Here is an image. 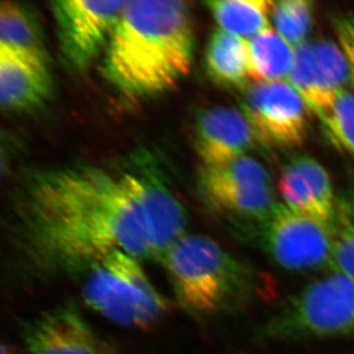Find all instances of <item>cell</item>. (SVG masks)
I'll return each instance as SVG.
<instances>
[{"instance_id":"cell-1","label":"cell","mask_w":354,"mask_h":354,"mask_svg":"<svg viewBox=\"0 0 354 354\" xmlns=\"http://www.w3.org/2000/svg\"><path fill=\"white\" fill-rule=\"evenodd\" d=\"M160 176L142 156L116 167L64 165L32 174L19 211L28 248L69 272H84L116 251L153 259L147 205Z\"/></svg>"},{"instance_id":"cell-2","label":"cell","mask_w":354,"mask_h":354,"mask_svg":"<svg viewBox=\"0 0 354 354\" xmlns=\"http://www.w3.org/2000/svg\"><path fill=\"white\" fill-rule=\"evenodd\" d=\"M194 30L188 4L127 1L106 46L104 75L132 97L165 92L189 73Z\"/></svg>"},{"instance_id":"cell-3","label":"cell","mask_w":354,"mask_h":354,"mask_svg":"<svg viewBox=\"0 0 354 354\" xmlns=\"http://www.w3.org/2000/svg\"><path fill=\"white\" fill-rule=\"evenodd\" d=\"M160 262L177 302L195 315L244 306L259 295L263 283L250 265L204 235H184Z\"/></svg>"},{"instance_id":"cell-4","label":"cell","mask_w":354,"mask_h":354,"mask_svg":"<svg viewBox=\"0 0 354 354\" xmlns=\"http://www.w3.org/2000/svg\"><path fill=\"white\" fill-rule=\"evenodd\" d=\"M84 301L122 327L146 329L167 313V300L147 276L142 260L116 251L84 272Z\"/></svg>"},{"instance_id":"cell-5","label":"cell","mask_w":354,"mask_h":354,"mask_svg":"<svg viewBox=\"0 0 354 354\" xmlns=\"http://www.w3.org/2000/svg\"><path fill=\"white\" fill-rule=\"evenodd\" d=\"M354 333V278L341 272L314 281L265 324L266 339L334 337Z\"/></svg>"},{"instance_id":"cell-6","label":"cell","mask_w":354,"mask_h":354,"mask_svg":"<svg viewBox=\"0 0 354 354\" xmlns=\"http://www.w3.org/2000/svg\"><path fill=\"white\" fill-rule=\"evenodd\" d=\"M260 243L274 262L290 271H307L329 266L339 232L329 225L278 204L259 223Z\"/></svg>"},{"instance_id":"cell-7","label":"cell","mask_w":354,"mask_h":354,"mask_svg":"<svg viewBox=\"0 0 354 354\" xmlns=\"http://www.w3.org/2000/svg\"><path fill=\"white\" fill-rule=\"evenodd\" d=\"M127 1L58 0L51 2L64 62L84 71L106 48Z\"/></svg>"},{"instance_id":"cell-8","label":"cell","mask_w":354,"mask_h":354,"mask_svg":"<svg viewBox=\"0 0 354 354\" xmlns=\"http://www.w3.org/2000/svg\"><path fill=\"white\" fill-rule=\"evenodd\" d=\"M242 92V113L250 122L260 144L295 148L304 143L309 109L288 81L252 82Z\"/></svg>"},{"instance_id":"cell-9","label":"cell","mask_w":354,"mask_h":354,"mask_svg":"<svg viewBox=\"0 0 354 354\" xmlns=\"http://www.w3.org/2000/svg\"><path fill=\"white\" fill-rule=\"evenodd\" d=\"M351 80L341 46L325 39H308L295 48V62L286 78L318 118L329 111Z\"/></svg>"},{"instance_id":"cell-10","label":"cell","mask_w":354,"mask_h":354,"mask_svg":"<svg viewBox=\"0 0 354 354\" xmlns=\"http://www.w3.org/2000/svg\"><path fill=\"white\" fill-rule=\"evenodd\" d=\"M24 354H118L71 305L44 312L26 330Z\"/></svg>"},{"instance_id":"cell-11","label":"cell","mask_w":354,"mask_h":354,"mask_svg":"<svg viewBox=\"0 0 354 354\" xmlns=\"http://www.w3.org/2000/svg\"><path fill=\"white\" fill-rule=\"evenodd\" d=\"M195 149L204 167H216L236 160L260 143L242 111L212 106L199 114L195 124Z\"/></svg>"},{"instance_id":"cell-12","label":"cell","mask_w":354,"mask_h":354,"mask_svg":"<svg viewBox=\"0 0 354 354\" xmlns=\"http://www.w3.org/2000/svg\"><path fill=\"white\" fill-rule=\"evenodd\" d=\"M51 90L48 60L0 48V104L3 111H34L48 101Z\"/></svg>"},{"instance_id":"cell-13","label":"cell","mask_w":354,"mask_h":354,"mask_svg":"<svg viewBox=\"0 0 354 354\" xmlns=\"http://www.w3.org/2000/svg\"><path fill=\"white\" fill-rule=\"evenodd\" d=\"M205 69L218 85L243 91L250 79L246 39L221 29L212 32L205 50Z\"/></svg>"},{"instance_id":"cell-14","label":"cell","mask_w":354,"mask_h":354,"mask_svg":"<svg viewBox=\"0 0 354 354\" xmlns=\"http://www.w3.org/2000/svg\"><path fill=\"white\" fill-rule=\"evenodd\" d=\"M249 77L256 83L286 81L295 57V48L267 28L247 41Z\"/></svg>"},{"instance_id":"cell-15","label":"cell","mask_w":354,"mask_h":354,"mask_svg":"<svg viewBox=\"0 0 354 354\" xmlns=\"http://www.w3.org/2000/svg\"><path fill=\"white\" fill-rule=\"evenodd\" d=\"M201 189L214 208L258 223L267 220L279 204L272 186H214Z\"/></svg>"},{"instance_id":"cell-16","label":"cell","mask_w":354,"mask_h":354,"mask_svg":"<svg viewBox=\"0 0 354 354\" xmlns=\"http://www.w3.org/2000/svg\"><path fill=\"white\" fill-rule=\"evenodd\" d=\"M272 1L268 0H214L207 8L218 29L239 38L250 39L271 27Z\"/></svg>"},{"instance_id":"cell-17","label":"cell","mask_w":354,"mask_h":354,"mask_svg":"<svg viewBox=\"0 0 354 354\" xmlns=\"http://www.w3.org/2000/svg\"><path fill=\"white\" fill-rule=\"evenodd\" d=\"M0 48L46 58L39 25L24 4L3 1L0 7Z\"/></svg>"},{"instance_id":"cell-18","label":"cell","mask_w":354,"mask_h":354,"mask_svg":"<svg viewBox=\"0 0 354 354\" xmlns=\"http://www.w3.org/2000/svg\"><path fill=\"white\" fill-rule=\"evenodd\" d=\"M313 21V2L308 0L272 2L271 22L274 31L295 48L308 41Z\"/></svg>"},{"instance_id":"cell-19","label":"cell","mask_w":354,"mask_h":354,"mask_svg":"<svg viewBox=\"0 0 354 354\" xmlns=\"http://www.w3.org/2000/svg\"><path fill=\"white\" fill-rule=\"evenodd\" d=\"M200 185L272 186V178L264 165L244 156L216 167H204L200 174Z\"/></svg>"},{"instance_id":"cell-20","label":"cell","mask_w":354,"mask_h":354,"mask_svg":"<svg viewBox=\"0 0 354 354\" xmlns=\"http://www.w3.org/2000/svg\"><path fill=\"white\" fill-rule=\"evenodd\" d=\"M290 164L293 169L301 176L305 183L308 184L310 189L325 209L330 221L337 227L339 209H337V197L332 179L318 160L307 155H297L291 158Z\"/></svg>"},{"instance_id":"cell-21","label":"cell","mask_w":354,"mask_h":354,"mask_svg":"<svg viewBox=\"0 0 354 354\" xmlns=\"http://www.w3.org/2000/svg\"><path fill=\"white\" fill-rule=\"evenodd\" d=\"M319 118L333 143L354 157V94L342 91Z\"/></svg>"},{"instance_id":"cell-22","label":"cell","mask_w":354,"mask_h":354,"mask_svg":"<svg viewBox=\"0 0 354 354\" xmlns=\"http://www.w3.org/2000/svg\"><path fill=\"white\" fill-rule=\"evenodd\" d=\"M329 267L332 272L354 278V223L346 225L337 235Z\"/></svg>"},{"instance_id":"cell-23","label":"cell","mask_w":354,"mask_h":354,"mask_svg":"<svg viewBox=\"0 0 354 354\" xmlns=\"http://www.w3.org/2000/svg\"><path fill=\"white\" fill-rule=\"evenodd\" d=\"M334 28L339 46L348 59L354 84V20L346 17L335 18Z\"/></svg>"},{"instance_id":"cell-24","label":"cell","mask_w":354,"mask_h":354,"mask_svg":"<svg viewBox=\"0 0 354 354\" xmlns=\"http://www.w3.org/2000/svg\"><path fill=\"white\" fill-rule=\"evenodd\" d=\"M1 354H14V353H13L12 349H11L10 346H7V344H2Z\"/></svg>"}]
</instances>
